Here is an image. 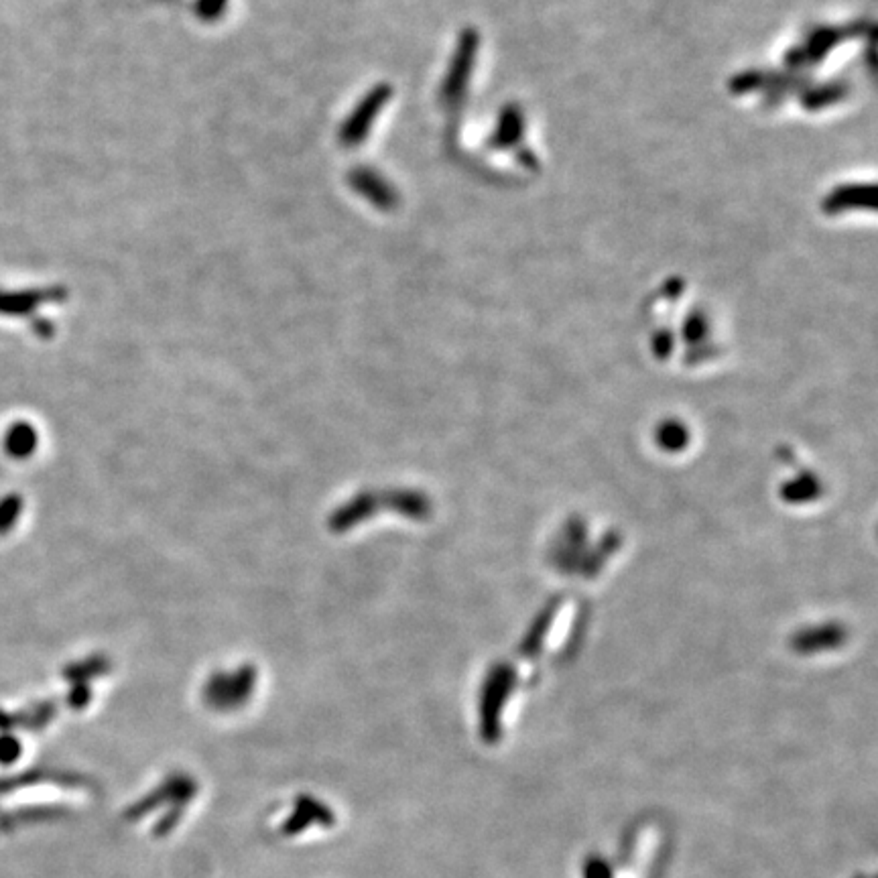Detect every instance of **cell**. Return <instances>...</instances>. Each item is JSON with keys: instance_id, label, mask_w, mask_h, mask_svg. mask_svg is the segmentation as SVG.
Wrapping results in <instances>:
<instances>
[{"instance_id": "obj_5", "label": "cell", "mask_w": 878, "mask_h": 878, "mask_svg": "<svg viewBox=\"0 0 878 878\" xmlns=\"http://www.w3.org/2000/svg\"><path fill=\"white\" fill-rule=\"evenodd\" d=\"M385 96H387L385 90H376V92H372V94L362 102L360 110L354 112V116L346 122V127H344V131H342V137H340V139L344 141V145L360 143V141L366 137L368 127H370V122H372V118L376 116V112H379V108L383 106Z\"/></svg>"}, {"instance_id": "obj_2", "label": "cell", "mask_w": 878, "mask_h": 878, "mask_svg": "<svg viewBox=\"0 0 878 878\" xmlns=\"http://www.w3.org/2000/svg\"><path fill=\"white\" fill-rule=\"evenodd\" d=\"M198 795V783L196 779H192L190 775H171L167 777L161 785H157L149 795H145L143 799H139L137 803H133L124 818L129 822H139L145 815H149L151 811L167 805L171 807H185L194 797Z\"/></svg>"}, {"instance_id": "obj_1", "label": "cell", "mask_w": 878, "mask_h": 878, "mask_svg": "<svg viewBox=\"0 0 878 878\" xmlns=\"http://www.w3.org/2000/svg\"><path fill=\"white\" fill-rule=\"evenodd\" d=\"M257 673L253 667H240L234 673H218L208 679L204 700L214 710L226 712L244 706L253 694Z\"/></svg>"}, {"instance_id": "obj_7", "label": "cell", "mask_w": 878, "mask_h": 878, "mask_svg": "<svg viewBox=\"0 0 878 878\" xmlns=\"http://www.w3.org/2000/svg\"><path fill=\"white\" fill-rule=\"evenodd\" d=\"M226 3H228V0H200V3H198V13L204 19H216L224 11Z\"/></svg>"}, {"instance_id": "obj_6", "label": "cell", "mask_w": 878, "mask_h": 878, "mask_svg": "<svg viewBox=\"0 0 878 878\" xmlns=\"http://www.w3.org/2000/svg\"><path fill=\"white\" fill-rule=\"evenodd\" d=\"M352 185L356 187V192H362L364 198H368L376 206L387 208L393 202V190H389V185L379 175L370 171L352 173Z\"/></svg>"}, {"instance_id": "obj_3", "label": "cell", "mask_w": 878, "mask_h": 878, "mask_svg": "<svg viewBox=\"0 0 878 878\" xmlns=\"http://www.w3.org/2000/svg\"><path fill=\"white\" fill-rule=\"evenodd\" d=\"M381 509H399L403 513H411L409 494H403V492H391V494L362 492L332 515L330 525L334 531H348L350 527L362 523L364 519H368L370 515H374L376 511H381Z\"/></svg>"}, {"instance_id": "obj_4", "label": "cell", "mask_w": 878, "mask_h": 878, "mask_svg": "<svg viewBox=\"0 0 878 878\" xmlns=\"http://www.w3.org/2000/svg\"><path fill=\"white\" fill-rule=\"evenodd\" d=\"M334 822H336L334 813L326 803L318 801L316 797H311V795H301L295 801V807H293L289 818L285 820L281 832L285 836H297L311 826L328 828V826H334Z\"/></svg>"}]
</instances>
